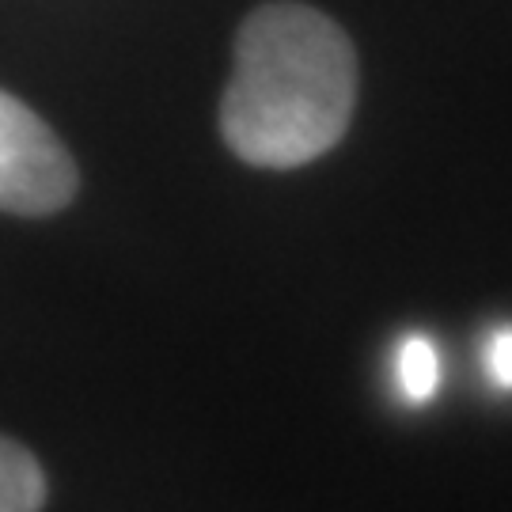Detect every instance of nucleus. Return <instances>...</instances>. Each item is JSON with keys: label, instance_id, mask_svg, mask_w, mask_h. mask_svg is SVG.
Returning <instances> with one entry per match:
<instances>
[{"label": "nucleus", "instance_id": "nucleus-1", "mask_svg": "<svg viewBox=\"0 0 512 512\" xmlns=\"http://www.w3.org/2000/svg\"><path fill=\"white\" fill-rule=\"evenodd\" d=\"M357 103L346 31L308 4H262L236 38L220 133L255 167H300L342 141Z\"/></svg>", "mask_w": 512, "mask_h": 512}, {"label": "nucleus", "instance_id": "nucleus-5", "mask_svg": "<svg viewBox=\"0 0 512 512\" xmlns=\"http://www.w3.org/2000/svg\"><path fill=\"white\" fill-rule=\"evenodd\" d=\"M482 361H486L490 384L501 387V391H512V327H497L494 334L486 338Z\"/></svg>", "mask_w": 512, "mask_h": 512}, {"label": "nucleus", "instance_id": "nucleus-4", "mask_svg": "<svg viewBox=\"0 0 512 512\" xmlns=\"http://www.w3.org/2000/svg\"><path fill=\"white\" fill-rule=\"evenodd\" d=\"M395 384L406 403H429L440 387V353L425 334H406L395 353Z\"/></svg>", "mask_w": 512, "mask_h": 512}, {"label": "nucleus", "instance_id": "nucleus-3", "mask_svg": "<svg viewBox=\"0 0 512 512\" xmlns=\"http://www.w3.org/2000/svg\"><path fill=\"white\" fill-rule=\"evenodd\" d=\"M46 505V475L19 440L0 433V512H38Z\"/></svg>", "mask_w": 512, "mask_h": 512}, {"label": "nucleus", "instance_id": "nucleus-2", "mask_svg": "<svg viewBox=\"0 0 512 512\" xmlns=\"http://www.w3.org/2000/svg\"><path fill=\"white\" fill-rule=\"evenodd\" d=\"M76 164L54 129L0 92V213L50 217L73 202Z\"/></svg>", "mask_w": 512, "mask_h": 512}]
</instances>
